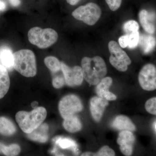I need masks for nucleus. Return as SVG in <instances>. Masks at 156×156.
Segmentation results:
<instances>
[{
  "instance_id": "obj_6",
  "label": "nucleus",
  "mask_w": 156,
  "mask_h": 156,
  "mask_svg": "<svg viewBox=\"0 0 156 156\" xmlns=\"http://www.w3.org/2000/svg\"><path fill=\"white\" fill-rule=\"evenodd\" d=\"M109 50L110 53L109 61L112 66L121 72H125L128 69V66L131 64V59L121 46L115 41L108 43Z\"/></svg>"
},
{
  "instance_id": "obj_19",
  "label": "nucleus",
  "mask_w": 156,
  "mask_h": 156,
  "mask_svg": "<svg viewBox=\"0 0 156 156\" xmlns=\"http://www.w3.org/2000/svg\"><path fill=\"white\" fill-rule=\"evenodd\" d=\"M17 131L16 126L12 121L5 117H0V134L4 136H10Z\"/></svg>"
},
{
  "instance_id": "obj_7",
  "label": "nucleus",
  "mask_w": 156,
  "mask_h": 156,
  "mask_svg": "<svg viewBox=\"0 0 156 156\" xmlns=\"http://www.w3.org/2000/svg\"><path fill=\"white\" fill-rule=\"evenodd\" d=\"M83 105L78 96L69 95L62 98L58 104V110L64 119L83 110Z\"/></svg>"
},
{
  "instance_id": "obj_17",
  "label": "nucleus",
  "mask_w": 156,
  "mask_h": 156,
  "mask_svg": "<svg viewBox=\"0 0 156 156\" xmlns=\"http://www.w3.org/2000/svg\"><path fill=\"white\" fill-rule=\"evenodd\" d=\"M0 62L7 69L11 70L14 68V55L12 50L8 47L0 49Z\"/></svg>"
},
{
  "instance_id": "obj_4",
  "label": "nucleus",
  "mask_w": 156,
  "mask_h": 156,
  "mask_svg": "<svg viewBox=\"0 0 156 156\" xmlns=\"http://www.w3.org/2000/svg\"><path fill=\"white\" fill-rule=\"evenodd\" d=\"M28 37L31 44L41 49H46L56 43L58 35L53 29H42L37 27L29 30Z\"/></svg>"
},
{
  "instance_id": "obj_16",
  "label": "nucleus",
  "mask_w": 156,
  "mask_h": 156,
  "mask_svg": "<svg viewBox=\"0 0 156 156\" xmlns=\"http://www.w3.org/2000/svg\"><path fill=\"white\" fill-rule=\"evenodd\" d=\"M10 86V80L8 69L2 65L0 64V99L7 94Z\"/></svg>"
},
{
  "instance_id": "obj_25",
  "label": "nucleus",
  "mask_w": 156,
  "mask_h": 156,
  "mask_svg": "<svg viewBox=\"0 0 156 156\" xmlns=\"http://www.w3.org/2000/svg\"><path fill=\"white\" fill-rule=\"evenodd\" d=\"M123 29L127 34L138 31L139 29V24L135 20H129L125 23L123 26Z\"/></svg>"
},
{
  "instance_id": "obj_23",
  "label": "nucleus",
  "mask_w": 156,
  "mask_h": 156,
  "mask_svg": "<svg viewBox=\"0 0 156 156\" xmlns=\"http://www.w3.org/2000/svg\"><path fill=\"white\" fill-rule=\"evenodd\" d=\"M56 144L62 149L76 150V144L74 141L68 138H59L56 140Z\"/></svg>"
},
{
  "instance_id": "obj_11",
  "label": "nucleus",
  "mask_w": 156,
  "mask_h": 156,
  "mask_svg": "<svg viewBox=\"0 0 156 156\" xmlns=\"http://www.w3.org/2000/svg\"><path fill=\"white\" fill-rule=\"evenodd\" d=\"M108 105V101L99 96H94L91 98L90 101V112L95 122H100L103 116L105 108Z\"/></svg>"
},
{
  "instance_id": "obj_22",
  "label": "nucleus",
  "mask_w": 156,
  "mask_h": 156,
  "mask_svg": "<svg viewBox=\"0 0 156 156\" xmlns=\"http://www.w3.org/2000/svg\"><path fill=\"white\" fill-rule=\"evenodd\" d=\"M20 151V147L17 144H12L9 146L4 145L0 143V153L6 156H17Z\"/></svg>"
},
{
  "instance_id": "obj_12",
  "label": "nucleus",
  "mask_w": 156,
  "mask_h": 156,
  "mask_svg": "<svg viewBox=\"0 0 156 156\" xmlns=\"http://www.w3.org/2000/svg\"><path fill=\"white\" fill-rule=\"evenodd\" d=\"M112 82V79L110 77H106L102 79L96 85L95 91L98 96L108 101L115 100L117 99L116 96L109 90Z\"/></svg>"
},
{
  "instance_id": "obj_34",
  "label": "nucleus",
  "mask_w": 156,
  "mask_h": 156,
  "mask_svg": "<svg viewBox=\"0 0 156 156\" xmlns=\"http://www.w3.org/2000/svg\"><path fill=\"white\" fill-rule=\"evenodd\" d=\"M81 156H94V153L92 152H85L82 154Z\"/></svg>"
},
{
  "instance_id": "obj_27",
  "label": "nucleus",
  "mask_w": 156,
  "mask_h": 156,
  "mask_svg": "<svg viewBox=\"0 0 156 156\" xmlns=\"http://www.w3.org/2000/svg\"><path fill=\"white\" fill-rule=\"evenodd\" d=\"M145 108L149 113L156 115V97L152 98L147 101Z\"/></svg>"
},
{
  "instance_id": "obj_21",
  "label": "nucleus",
  "mask_w": 156,
  "mask_h": 156,
  "mask_svg": "<svg viewBox=\"0 0 156 156\" xmlns=\"http://www.w3.org/2000/svg\"><path fill=\"white\" fill-rule=\"evenodd\" d=\"M44 63L52 74L56 73L62 70L61 62L56 57L50 56L46 57Z\"/></svg>"
},
{
  "instance_id": "obj_3",
  "label": "nucleus",
  "mask_w": 156,
  "mask_h": 156,
  "mask_svg": "<svg viewBox=\"0 0 156 156\" xmlns=\"http://www.w3.org/2000/svg\"><path fill=\"white\" fill-rule=\"evenodd\" d=\"M13 55V67L20 74L26 77H33L36 75V61L32 51L26 49L20 50Z\"/></svg>"
},
{
  "instance_id": "obj_18",
  "label": "nucleus",
  "mask_w": 156,
  "mask_h": 156,
  "mask_svg": "<svg viewBox=\"0 0 156 156\" xmlns=\"http://www.w3.org/2000/svg\"><path fill=\"white\" fill-rule=\"evenodd\" d=\"M63 126L65 129L70 133H76L80 131L82 123L76 115L64 119Z\"/></svg>"
},
{
  "instance_id": "obj_32",
  "label": "nucleus",
  "mask_w": 156,
  "mask_h": 156,
  "mask_svg": "<svg viewBox=\"0 0 156 156\" xmlns=\"http://www.w3.org/2000/svg\"><path fill=\"white\" fill-rule=\"evenodd\" d=\"M7 8V5L4 0H0V11H4Z\"/></svg>"
},
{
  "instance_id": "obj_33",
  "label": "nucleus",
  "mask_w": 156,
  "mask_h": 156,
  "mask_svg": "<svg viewBox=\"0 0 156 156\" xmlns=\"http://www.w3.org/2000/svg\"><path fill=\"white\" fill-rule=\"evenodd\" d=\"M81 0H66L68 4H69L70 5H75L78 3L80 2Z\"/></svg>"
},
{
  "instance_id": "obj_15",
  "label": "nucleus",
  "mask_w": 156,
  "mask_h": 156,
  "mask_svg": "<svg viewBox=\"0 0 156 156\" xmlns=\"http://www.w3.org/2000/svg\"><path fill=\"white\" fill-rule=\"evenodd\" d=\"M49 126L47 123H42L32 132L27 134V137L34 141L45 143L48 139Z\"/></svg>"
},
{
  "instance_id": "obj_36",
  "label": "nucleus",
  "mask_w": 156,
  "mask_h": 156,
  "mask_svg": "<svg viewBox=\"0 0 156 156\" xmlns=\"http://www.w3.org/2000/svg\"><path fill=\"white\" fill-rule=\"evenodd\" d=\"M155 128H156V125H155Z\"/></svg>"
},
{
  "instance_id": "obj_31",
  "label": "nucleus",
  "mask_w": 156,
  "mask_h": 156,
  "mask_svg": "<svg viewBox=\"0 0 156 156\" xmlns=\"http://www.w3.org/2000/svg\"><path fill=\"white\" fill-rule=\"evenodd\" d=\"M12 7H17L21 4L20 0H8Z\"/></svg>"
},
{
  "instance_id": "obj_13",
  "label": "nucleus",
  "mask_w": 156,
  "mask_h": 156,
  "mask_svg": "<svg viewBox=\"0 0 156 156\" xmlns=\"http://www.w3.org/2000/svg\"><path fill=\"white\" fill-rule=\"evenodd\" d=\"M153 14L149 13L145 9L141 10L139 14L140 22L141 26L146 32L151 34L154 33L156 30L154 23Z\"/></svg>"
},
{
  "instance_id": "obj_2",
  "label": "nucleus",
  "mask_w": 156,
  "mask_h": 156,
  "mask_svg": "<svg viewBox=\"0 0 156 156\" xmlns=\"http://www.w3.org/2000/svg\"><path fill=\"white\" fill-rule=\"evenodd\" d=\"M47 112L44 108L39 107L32 111H20L15 116L16 122L24 133L29 134L36 129L44 121Z\"/></svg>"
},
{
  "instance_id": "obj_20",
  "label": "nucleus",
  "mask_w": 156,
  "mask_h": 156,
  "mask_svg": "<svg viewBox=\"0 0 156 156\" xmlns=\"http://www.w3.org/2000/svg\"><path fill=\"white\" fill-rule=\"evenodd\" d=\"M139 43L144 53H147L154 48L156 40L151 36L142 35L140 37Z\"/></svg>"
},
{
  "instance_id": "obj_35",
  "label": "nucleus",
  "mask_w": 156,
  "mask_h": 156,
  "mask_svg": "<svg viewBox=\"0 0 156 156\" xmlns=\"http://www.w3.org/2000/svg\"><path fill=\"white\" fill-rule=\"evenodd\" d=\"M37 105V102H34L33 103H32L31 105L33 107H34V108H36L35 107V106H36Z\"/></svg>"
},
{
  "instance_id": "obj_8",
  "label": "nucleus",
  "mask_w": 156,
  "mask_h": 156,
  "mask_svg": "<svg viewBox=\"0 0 156 156\" xmlns=\"http://www.w3.org/2000/svg\"><path fill=\"white\" fill-rule=\"evenodd\" d=\"M138 81L140 87L147 91L156 89V67L148 63L141 68L138 75Z\"/></svg>"
},
{
  "instance_id": "obj_5",
  "label": "nucleus",
  "mask_w": 156,
  "mask_h": 156,
  "mask_svg": "<svg viewBox=\"0 0 156 156\" xmlns=\"http://www.w3.org/2000/svg\"><path fill=\"white\" fill-rule=\"evenodd\" d=\"M101 14L100 6L95 2H89L78 7L72 13L73 17L88 25H94Z\"/></svg>"
},
{
  "instance_id": "obj_9",
  "label": "nucleus",
  "mask_w": 156,
  "mask_h": 156,
  "mask_svg": "<svg viewBox=\"0 0 156 156\" xmlns=\"http://www.w3.org/2000/svg\"><path fill=\"white\" fill-rule=\"evenodd\" d=\"M61 68L67 86L74 87L82 84L84 79L82 67L79 66L69 67L64 62H61Z\"/></svg>"
},
{
  "instance_id": "obj_1",
  "label": "nucleus",
  "mask_w": 156,
  "mask_h": 156,
  "mask_svg": "<svg viewBox=\"0 0 156 156\" xmlns=\"http://www.w3.org/2000/svg\"><path fill=\"white\" fill-rule=\"evenodd\" d=\"M81 65L84 79L90 85H97L107 73L105 62L100 56L84 57Z\"/></svg>"
},
{
  "instance_id": "obj_24",
  "label": "nucleus",
  "mask_w": 156,
  "mask_h": 156,
  "mask_svg": "<svg viewBox=\"0 0 156 156\" xmlns=\"http://www.w3.org/2000/svg\"><path fill=\"white\" fill-rule=\"evenodd\" d=\"M61 71L56 73H53L52 84L53 87L56 89H60L63 87L66 83L64 75L63 73L62 74L60 73Z\"/></svg>"
},
{
  "instance_id": "obj_10",
  "label": "nucleus",
  "mask_w": 156,
  "mask_h": 156,
  "mask_svg": "<svg viewBox=\"0 0 156 156\" xmlns=\"http://www.w3.org/2000/svg\"><path fill=\"white\" fill-rule=\"evenodd\" d=\"M135 137L132 131H122L119 134L117 142L120 146V150L125 155H131Z\"/></svg>"
},
{
  "instance_id": "obj_30",
  "label": "nucleus",
  "mask_w": 156,
  "mask_h": 156,
  "mask_svg": "<svg viewBox=\"0 0 156 156\" xmlns=\"http://www.w3.org/2000/svg\"><path fill=\"white\" fill-rule=\"evenodd\" d=\"M119 44L121 48H125L128 47V35L126 34L125 35L120 37L119 39Z\"/></svg>"
},
{
  "instance_id": "obj_28",
  "label": "nucleus",
  "mask_w": 156,
  "mask_h": 156,
  "mask_svg": "<svg viewBox=\"0 0 156 156\" xmlns=\"http://www.w3.org/2000/svg\"><path fill=\"white\" fill-rule=\"evenodd\" d=\"M115 154L113 150L106 145L102 147L96 153H94V156H114Z\"/></svg>"
},
{
  "instance_id": "obj_14",
  "label": "nucleus",
  "mask_w": 156,
  "mask_h": 156,
  "mask_svg": "<svg viewBox=\"0 0 156 156\" xmlns=\"http://www.w3.org/2000/svg\"><path fill=\"white\" fill-rule=\"evenodd\" d=\"M112 126L120 131H134L136 126L128 117L124 115L117 116L113 121Z\"/></svg>"
},
{
  "instance_id": "obj_29",
  "label": "nucleus",
  "mask_w": 156,
  "mask_h": 156,
  "mask_svg": "<svg viewBox=\"0 0 156 156\" xmlns=\"http://www.w3.org/2000/svg\"><path fill=\"white\" fill-rule=\"evenodd\" d=\"M105 2L111 11H115L121 7L123 0H105Z\"/></svg>"
},
{
  "instance_id": "obj_26",
  "label": "nucleus",
  "mask_w": 156,
  "mask_h": 156,
  "mask_svg": "<svg viewBox=\"0 0 156 156\" xmlns=\"http://www.w3.org/2000/svg\"><path fill=\"white\" fill-rule=\"evenodd\" d=\"M128 48L130 49H134L137 47L139 44L140 34L139 31L134 32L132 33L128 34Z\"/></svg>"
}]
</instances>
